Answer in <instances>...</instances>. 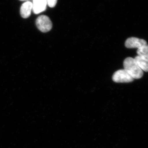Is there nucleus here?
I'll return each mask as SVG.
<instances>
[{
	"instance_id": "nucleus-4",
	"label": "nucleus",
	"mask_w": 148,
	"mask_h": 148,
	"mask_svg": "<svg viewBox=\"0 0 148 148\" xmlns=\"http://www.w3.org/2000/svg\"><path fill=\"white\" fill-rule=\"evenodd\" d=\"M125 45L127 48L139 49L147 44V41L145 40L135 37H131L126 40Z\"/></svg>"
},
{
	"instance_id": "nucleus-3",
	"label": "nucleus",
	"mask_w": 148,
	"mask_h": 148,
	"mask_svg": "<svg viewBox=\"0 0 148 148\" xmlns=\"http://www.w3.org/2000/svg\"><path fill=\"white\" fill-rule=\"evenodd\" d=\"M112 79L114 82L116 83L130 82L134 80L125 69L119 70L115 72Z\"/></svg>"
},
{
	"instance_id": "nucleus-9",
	"label": "nucleus",
	"mask_w": 148,
	"mask_h": 148,
	"mask_svg": "<svg viewBox=\"0 0 148 148\" xmlns=\"http://www.w3.org/2000/svg\"><path fill=\"white\" fill-rule=\"evenodd\" d=\"M48 5L50 8H53L57 4L58 0H47Z\"/></svg>"
},
{
	"instance_id": "nucleus-5",
	"label": "nucleus",
	"mask_w": 148,
	"mask_h": 148,
	"mask_svg": "<svg viewBox=\"0 0 148 148\" xmlns=\"http://www.w3.org/2000/svg\"><path fill=\"white\" fill-rule=\"evenodd\" d=\"M33 10L35 14H38L46 10L47 5V0H33Z\"/></svg>"
},
{
	"instance_id": "nucleus-10",
	"label": "nucleus",
	"mask_w": 148,
	"mask_h": 148,
	"mask_svg": "<svg viewBox=\"0 0 148 148\" xmlns=\"http://www.w3.org/2000/svg\"><path fill=\"white\" fill-rule=\"evenodd\" d=\"M20 1H29V0H20Z\"/></svg>"
},
{
	"instance_id": "nucleus-8",
	"label": "nucleus",
	"mask_w": 148,
	"mask_h": 148,
	"mask_svg": "<svg viewBox=\"0 0 148 148\" xmlns=\"http://www.w3.org/2000/svg\"><path fill=\"white\" fill-rule=\"evenodd\" d=\"M137 52L138 56L148 61V45L138 49Z\"/></svg>"
},
{
	"instance_id": "nucleus-6",
	"label": "nucleus",
	"mask_w": 148,
	"mask_h": 148,
	"mask_svg": "<svg viewBox=\"0 0 148 148\" xmlns=\"http://www.w3.org/2000/svg\"><path fill=\"white\" fill-rule=\"evenodd\" d=\"M33 10V4L31 2L28 1L24 3L21 6L20 14L21 16L24 18H27L31 15V12Z\"/></svg>"
},
{
	"instance_id": "nucleus-7",
	"label": "nucleus",
	"mask_w": 148,
	"mask_h": 148,
	"mask_svg": "<svg viewBox=\"0 0 148 148\" xmlns=\"http://www.w3.org/2000/svg\"><path fill=\"white\" fill-rule=\"evenodd\" d=\"M134 59L138 66L142 71L148 72V61L141 58L138 56H136Z\"/></svg>"
},
{
	"instance_id": "nucleus-2",
	"label": "nucleus",
	"mask_w": 148,
	"mask_h": 148,
	"mask_svg": "<svg viewBox=\"0 0 148 148\" xmlns=\"http://www.w3.org/2000/svg\"><path fill=\"white\" fill-rule=\"evenodd\" d=\"M36 25L40 31L46 33L49 32L52 27V24L50 18L45 15L38 16L36 20Z\"/></svg>"
},
{
	"instance_id": "nucleus-1",
	"label": "nucleus",
	"mask_w": 148,
	"mask_h": 148,
	"mask_svg": "<svg viewBox=\"0 0 148 148\" xmlns=\"http://www.w3.org/2000/svg\"><path fill=\"white\" fill-rule=\"evenodd\" d=\"M125 70L134 79H139L143 77V71L136 63L135 59L127 57L123 61Z\"/></svg>"
}]
</instances>
